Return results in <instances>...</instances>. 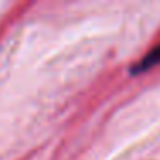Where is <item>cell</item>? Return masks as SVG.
Instances as JSON below:
<instances>
[{
  "instance_id": "obj_1",
  "label": "cell",
  "mask_w": 160,
  "mask_h": 160,
  "mask_svg": "<svg viewBox=\"0 0 160 160\" xmlns=\"http://www.w3.org/2000/svg\"><path fill=\"white\" fill-rule=\"evenodd\" d=\"M160 64V43H157L152 50L145 53L138 62H134L131 66V74H141V72H146L150 71L152 67L158 66Z\"/></svg>"
}]
</instances>
